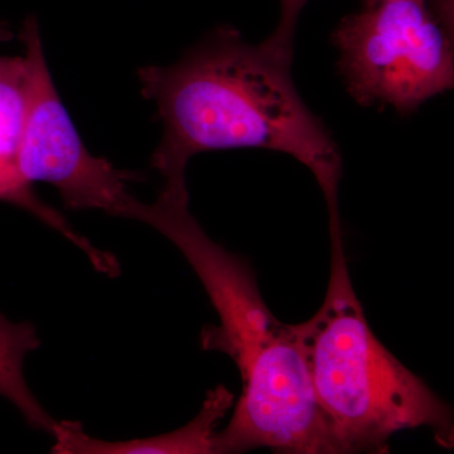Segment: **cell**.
Masks as SVG:
<instances>
[{"mask_svg":"<svg viewBox=\"0 0 454 454\" xmlns=\"http://www.w3.org/2000/svg\"><path fill=\"white\" fill-rule=\"evenodd\" d=\"M292 59L267 41L247 43L219 27L175 64L139 68L140 94L162 122L151 164L164 184H186L188 162L203 152L268 149L304 164L328 214L340 212L339 146L295 89Z\"/></svg>","mask_w":454,"mask_h":454,"instance_id":"1","label":"cell"},{"mask_svg":"<svg viewBox=\"0 0 454 454\" xmlns=\"http://www.w3.org/2000/svg\"><path fill=\"white\" fill-rule=\"evenodd\" d=\"M340 223H330L331 274L324 303L295 325L317 403L339 453H387L395 433L432 430L453 447V414L422 379L373 334L343 250Z\"/></svg>","mask_w":454,"mask_h":454,"instance_id":"2","label":"cell"},{"mask_svg":"<svg viewBox=\"0 0 454 454\" xmlns=\"http://www.w3.org/2000/svg\"><path fill=\"white\" fill-rule=\"evenodd\" d=\"M153 229L184 254L216 309L220 325L203 328L201 345L226 354L240 372L235 417L270 426L303 411L315 391L297 330L268 309L247 262L212 241L186 202L160 207Z\"/></svg>","mask_w":454,"mask_h":454,"instance_id":"3","label":"cell"},{"mask_svg":"<svg viewBox=\"0 0 454 454\" xmlns=\"http://www.w3.org/2000/svg\"><path fill=\"white\" fill-rule=\"evenodd\" d=\"M340 71L363 106L409 114L453 88L452 32L424 0H375L333 33Z\"/></svg>","mask_w":454,"mask_h":454,"instance_id":"4","label":"cell"},{"mask_svg":"<svg viewBox=\"0 0 454 454\" xmlns=\"http://www.w3.org/2000/svg\"><path fill=\"white\" fill-rule=\"evenodd\" d=\"M18 38L27 65L26 115L20 148L23 178L31 184H52L70 210H100L127 217L136 200L128 182L137 178L136 173L116 169L83 145L51 77L35 17L26 18Z\"/></svg>","mask_w":454,"mask_h":454,"instance_id":"5","label":"cell"},{"mask_svg":"<svg viewBox=\"0 0 454 454\" xmlns=\"http://www.w3.org/2000/svg\"><path fill=\"white\" fill-rule=\"evenodd\" d=\"M27 104L25 57L0 55V201L22 208L76 245L100 273L114 277L119 262L90 243L65 217L35 195L20 169V148Z\"/></svg>","mask_w":454,"mask_h":454,"instance_id":"6","label":"cell"},{"mask_svg":"<svg viewBox=\"0 0 454 454\" xmlns=\"http://www.w3.org/2000/svg\"><path fill=\"white\" fill-rule=\"evenodd\" d=\"M235 396L223 385L208 390L201 411L184 428L158 437L106 442L83 432L82 423L56 422L51 452L56 454H215L217 424L234 406Z\"/></svg>","mask_w":454,"mask_h":454,"instance_id":"7","label":"cell"},{"mask_svg":"<svg viewBox=\"0 0 454 454\" xmlns=\"http://www.w3.org/2000/svg\"><path fill=\"white\" fill-rule=\"evenodd\" d=\"M40 345L41 340L31 324H13L0 315V395L16 406L32 428L51 434L56 420L42 408L23 375L27 354Z\"/></svg>","mask_w":454,"mask_h":454,"instance_id":"8","label":"cell"},{"mask_svg":"<svg viewBox=\"0 0 454 454\" xmlns=\"http://www.w3.org/2000/svg\"><path fill=\"white\" fill-rule=\"evenodd\" d=\"M307 2L309 0H280L282 11H280L279 23L276 31L265 40L269 44L293 56V43H294L298 17Z\"/></svg>","mask_w":454,"mask_h":454,"instance_id":"9","label":"cell"},{"mask_svg":"<svg viewBox=\"0 0 454 454\" xmlns=\"http://www.w3.org/2000/svg\"><path fill=\"white\" fill-rule=\"evenodd\" d=\"M12 38H13V32L9 28L8 23L0 20V43H2V42L11 41Z\"/></svg>","mask_w":454,"mask_h":454,"instance_id":"10","label":"cell"},{"mask_svg":"<svg viewBox=\"0 0 454 454\" xmlns=\"http://www.w3.org/2000/svg\"><path fill=\"white\" fill-rule=\"evenodd\" d=\"M372 2H375V0H364V3H365V4H369V3Z\"/></svg>","mask_w":454,"mask_h":454,"instance_id":"11","label":"cell"}]
</instances>
